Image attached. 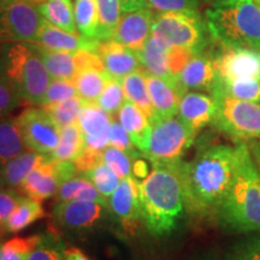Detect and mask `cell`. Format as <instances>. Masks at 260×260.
<instances>
[{
	"instance_id": "6da1fadb",
	"label": "cell",
	"mask_w": 260,
	"mask_h": 260,
	"mask_svg": "<svg viewBox=\"0 0 260 260\" xmlns=\"http://www.w3.org/2000/svg\"><path fill=\"white\" fill-rule=\"evenodd\" d=\"M243 142L236 146L207 145L176 169L183 190L184 207L194 216L209 217L218 211L232 186Z\"/></svg>"
},
{
	"instance_id": "7a4b0ae2",
	"label": "cell",
	"mask_w": 260,
	"mask_h": 260,
	"mask_svg": "<svg viewBox=\"0 0 260 260\" xmlns=\"http://www.w3.org/2000/svg\"><path fill=\"white\" fill-rule=\"evenodd\" d=\"M141 218L152 235L169 234L184 210L183 190L176 169L155 165L139 182Z\"/></svg>"
},
{
	"instance_id": "3957f363",
	"label": "cell",
	"mask_w": 260,
	"mask_h": 260,
	"mask_svg": "<svg viewBox=\"0 0 260 260\" xmlns=\"http://www.w3.org/2000/svg\"><path fill=\"white\" fill-rule=\"evenodd\" d=\"M217 216L233 230L260 232V174L246 144L232 186Z\"/></svg>"
},
{
	"instance_id": "277c9868",
	"label": "cell",
	"mask_w": 260,
	"mask_h": 260,
	"mask_svg": "<svg viewBox=\"0 0 260 260\" xmlns=\"http://www.w3.org/2000/svg\"><path fill=\"white\" fill-rule=\"evenodd\" d=\"M206 19L212 37L225 48L260 52V6L254 0H213Z\"/></svg>"
},
{
	"instance_id": "5b68a950",
	"label": "cell",
	"mask_w": 260,
	"mask_h": 260,
	"mask_svg": "<svg viewBox=\"0 0 260 260\" xmlns=\"http://www.w3.org/2000/svg\"><path fill=\"white\" fill-rule=\"evenodd\" d=\"M0 74L14 83L22 99L41 106L52 77L31 44L5 42Z\"/></svg>"
},
{
	"instance_id": "8992f818",
	"label": "cell",
	"mask_w": 260,
	"mask_h": 260,
	"mask_svg": "<svg viewBox=\"0 0 260 260\" xmlns=\"http://www.w3.org/2000/svg\"><path fill=\"white\" fill-rule=\"evenodd\" d=\"M197 134L180 117L155 118L151 122L148 144L144 151L145 157L153 167H176L194 144Z\"/></svg>"
},
{
	"instance_id": "52a82bcc",
	"label": "cell",
	"mask_w": 260,
	"mask_h": 260,
	"mask_svg": "<svg viewBox=\"0 0 260 260\" xmlns=\"http://www.w3.org/2000/svg\"><path fill=\"white\" fill-rule=\"evenodd\" d=\"M217 115L213 124L234 139L260 138V105L255 102L235 99L225 94H213Z\"/></svg>"
},
{
	"instance_id": "ba28073f",
	"label": "cell",
	"mask_w": 260,
	"mask_h": 260,
	"mask_svg": "<svg viewBox=\"0 0 260 260\" xmlns=\"http://www.w3.org/2000/svg\"><path fill=\"white\" fill-rule=\"evenodd\" d=\"M152 37L167 47H184L198 53L203 45L199 15L186 12H160L154 18Z\"/></svg>"
},
{
	"instance_id": "9c48e42d",
	"label": "cell",
	"mask_w": 260,
	"mask_h": 260,
	"mask_svg": "<svg viewBox=\"0 0 260 260\" xmlns=\"http://www.w3.org/2000/svg\"><path fill=\"white\" fill-rule=\"evenodd\" d=\"M44 22L34 4L21 0L0 2V42L34 44Z\"/></svg>"
},
{
	"instance_id": "30bf717a",
	"label": "cell",
	"mask_w": 260,
	"mask_h": 260,
	"mask_svg": "<svg viewBox=\"0 0 260 260\" xmlns=\"http://www.w3.org/2000/svg\"><path fill=\"white\" fill-rule=\"evenodd\" d=\"M16 119L29 151L51 154L56 149L59 144L61 129L42 107H29Z\"/></svg>"
},
{
	"instance_id": "8fae6325",
	"label": "cell",
	"mask_w": 260,
	"mask_h": 260,
	"mask_svg": "<svg viewBox=\"0 0 260 260\" xmlns=\"http://www.w3.org/2000/svg\"><path fill=\"white\" fill-rule=\"evenodd\" d=\"M217 80L222 82L237 79H260V52L252 48H226L213 60Z\"/></svg>"
},
{
	"instance_id": "7c38bea8",
	"label": "cell",
	"mask_w": 260,
	"mask_h": 260,
	"mask_svg": "<svg viewBox=\"0 0 260 260\" xmlns=\"http://www.w3.org/2000/svg\"><path fill=\"white\" fill-rule=\"evenodd\" d=\"M112 118L96 103H83L77 123L83 135L84 148L103 154L110 146Z\"/></svg>"
},
{
	"instance_id": "4fadbf2b",
	"label": "cell",
	"mask_w": 260,
	"mask_h": 260,
	"mask_svg": "<svg viewBox=\"0 0 260 260\" xmlns=\"http://www.w3.org/2000/svg\"><path fill=\"white\" fill-rule=\"evenodd\" d=\"M153 22V14L148 6L123 14L111 40L138 52L151 37Z\"/></svg>"
},
{
	"instance_id": "5bb4252c",
	"label": "cell",
	"mask_w": 260,
	"mask_h": 260,
	"mask_svg": "<svg viewBox=\"0 0 260 260\" xmlns=\"http://www.w3.org/2000/svg\"><path fill=\"white\" fill-rule=\"evenodd\" d=\"M60 186L61 180L58 175L54 159L47 155L44 161L29 172L18 189L27 198L44 201L56 195Z\"/></svg>"
},
{
	"instance_id": "9a60e30c",
	"label": "cell",
	"mask_w": 260,
	"mask_h": 260,
	"mask_svg": "<svg viewBox=\"0 0 260 260\" xmlns=\"http://www.w3.org/2000/svg\"><path fill=\"white\" fill-rule=\"evenodd\" d=\"M104 207L95 201H59L53 209V218L68 229H84L93 226L102 218Z\"/></svg>"
},
{
	"instance_id": "2e32d148",
	"label": "cell",
	"mask_w": 260,
	"mask_h": 260,
	"mask_svg": "<svg viewBox=\"0 0 260 260\" xmlns=\"http://www.w3.org/2000/svg\"><path fill=\"white\" fill-rule=\"evenodd\" d=\"M112 212L121 219L123 225L132 232L141 218V201H140L139 181L130 176L122 178L118 187L109 200Z\"/></svg>"
},
{
	"instance_id": "e0dca14e",
	"label": "cell",
	"mask_w": 260,
	"mask_h": 260,
	"mask_svg": "<svg viewBox=\"0 0 260 260\" xmlns=\"http://www.w3.org/2000/svg\"><path fill=\"white\" fill-rule=\"evenodd\" d=\"M96 53L102 58L106 73L113 79L122 80L141 68L138 52L113 40L100 41Z\"/></svg>"
},
{
	"instance_id": "ac0fdd59",
	"label": "cell",
	"mask_w": 260,
	"mask_h": 260,
	"mask_svg": "<svg viewBox=\"0 0 260 260\" xmlns=\"http://www.w3.org/2000/svg\"><path fill=\"white\" fill-rule=\"evenodd\" d=\"M217 115V103L213 96L198 92H186L178 105V116L191 129H200L213 123Z\"/></svg>"
},
{
	"instance_id": "d6986e66",
	"label": "cell",
	"mask_w": 260,
	"mask_h": 260,
	"mask_svg": "<svg viewBox=\"0 0 260 260\" xmlns=\"http://www.w3.org/2000/svg\"><path fill=\"white\" fill-rule=\"evenodd\" d=\"M146 83H147L149 99L153 107V119L176 116L178 113L180 100L184 94L178 83L170 82L161 77L148 74H146Z\"/></svg>"
},
{
	"instance_id": "ffe728a7",
	"label": "cell",
	"mask_w": 260,
	"mask_h": 260,
	"mask_svg": "<svg viewBox=\"0 0 260 260\" xmlns=\"http://www.w3.org/2000/svg\"><path fill=\"white\" fill-rule=\"evenodd\" d=\"M34 44L47 50L76 53L79 51H96L100 41L88 40L80 34L65 31L45 21Z\"/></svg>"
},
{
	"instance_id": "44dd1931",
	"label": "cell",
	"mask_w": 260,
	"mask_h": 260,
	"mask_svg": "<svg viewBox=\"0 0 260 260\" xmlns=\"http://www.w3.org/2000/svg\"><path fill=\"white\" fill-rule=\"evenodd\" d=\"M177 82L184 93L188 89H205L212 92L217 82L213 60L203 54H195L178 74Z\"/></svg>"
},
{
	"instance_id": "7402d4cb",
	"label": "cell",
	"mask_w": 260,
	"mask_h": 260,
	"mask_svg": "<svg viewBox=\"0 0 260 260\" xmlns=\"http://www.w3.org/2000/svg\"><path fill=\"white\" fill-rule=\"evenodd\" d=\"M169 48L170 47L162 45L160 41L151 35L145 46L138 51L141 70L148 75H153L170 82L178 83L177 79L171 74L170 68H169Z\"/></svg>"
},
{
	"instance_id": "603a6c76",
	"label": "cell",
	"mask_w": 260,
	"mask_h": 260,
	"mask_svg": "<svg viewBox=\"0 0 260 260\" xmlns=\"http://www.w3.org/2000/svg\"><path fill=\"white\" fill-rule=\"evenodd\" d=\"M118 119L135 147L144 153L151 133V121L147 115L135 104L126 100L118 111Z\"/></svg>"
},
{
	"instance_id": "cb8c5ba5",
	"label": "cell",
	"mask_w": 260,
	"mask_h": 260,
	"mask_svg": "<svg viewBox=\"0 0 260 260\" xmlns=\"http://www.w3.org/2000/svg\"><path fill=\"white\" fill-rule=\"evenodd\" d=\"M34 50L40 56L42 63L45 64L48 74L53 80L74 81L77 73L75 54L70 52L52 51L47 48L31 44Z\"/></svg>"
},
{
	"instance_id": "d4e9b609",
	"label": "cell",
	"mask_w": 260,
	"mask_h": 260,
	"mask_svg": "<svg viewBox=\"0 0 260 260\" xmlns=\"http://www.w3.org/2000/svg\"><path fill=\"white\" fill-rule=\"evenodd\" d=\"M46 154H40L32 151H25L24 153L12 158L0 168L4 183L9 188H19L23 180L32 169H35L46 159Z\"/></svg>"
},
{
	"instance_id": "484cf974",
	"label": "cell",
	"mask_w": 260,
	"mask_h": 260,
	"mask_svg": "<svg viewBox=\"0 0 260 260\" xmlns=\"http://www.w3.org/2000/svg\"><path fill=\"white\" fill-rule=\"evenodd\" d=\"M25 151L27 146L24 144L17 119L10 116L0 118V168Z\"/></svg>"
},
{
	"instance_id": "4316f807",
	"label": "cell",
	"mask_w": 260,
	"mask_h": 260,
	"mask_svg": "<svg viewBox=\"0 0 260 260\" xmlns=\"http://www.w3.org/2000/svg\"><path fill=\"white\" fill-rule=\"evenodd\" d=\"M42 18L54 27L65 31L79 34L71 0H45L38 5Z\"/></svg>"
},
{
	"instance_id": "83f0119b",
	"label": "cell",
	"mask_w": 260,
	"mask_h": 260,
	"mask_svg": "<svg viewBox=\"0 0 260 260\" xmlns=\"http://www.w3.org/2000/svg\"><path fill=\"white\" fill-rule=\"evenodd\" d=\"M110 79L105 70L86 68L77 71L73 82L83 103H96Z\"/></svg>"
},
{
	"instance_id": "f1b7e54d",
	"label": "cell",
	"mask_w": 260,
	"mask_h": 260,
	"mask_svg": "<svg viewBox=\"0 0 260 260\" xmlns=\"http://www.w3.org/2000/svg\"><path fill=\"white\" fill-rule=\"evenodd\" d=\"M121 81L125 99L139 106L152 122V119L154 118V112L151 99H149L147 83H146V74L142 70H138L126 75Z\"/></svg>"
},
{
	"instance_id": "f546056e",
	"label": "cell",
	"mask_w": 260,
	"mask_h": 260,
	"mask_svg": "<svg viewBox=\"0 0 260 260\" xmlns=\"http://www.w3.org/2000/svg\"><path fill=\"white\" fill-rule=\"evenodd\" d=\"M84 149V140L79 123L67 125L60 130L59 144L50 154L56 160L74 161Z\"/></svg>"
},
{
	"instance_id": "4dcf8cb0",
	"label": "cell",
	"mask_w": 260,
	"mask_h": 260,
	"mask_svg": "<svg viewBox=\"0 0 260 260\" xmlns=\"http://www.w3.org/2000/svg\"><path fill=\"white\" fill-rule=\"evenodd\" d=\"M74 11L76 27L81 37L99 41V10L96 0H75Z\"/></svg>"
},
{
	"instance_id": "1f68e13d",
	"label": "cell",
	"mask_w": 260,
	"mask_h": 260,
	"mask_svg": "<svg viewBox=\"0 0 260 260\" xmlns=\"http://www.w3.org/2000/svg\"><path fill=\"white\" fill-rule=\"evenodd\" d=\"M44 216L45 211L41 201L25 197L6 220L4 228L8 233H19Z\"/></svg>"
},
{
	"instance_id": "d6a6232c",
	"label": "cell",
	"mask_w": 260,
	"mask_h": 260,
	"mask_svg": "<svg viewBox=\"0 0 260 260\" xmlns=\"http://www.w3.org/2000/svg\"><path fill=\"white\" fill-rule=\"evenodd\" d=\"M217 93L246 102H258L260 100V79H237L229 82L217 80L212 94Z\"/></svg>"
},
{
	"instance_id": "836d02e7",
	"label": "cell",
	"mask_w": 260,
	"mask_h": 260,
	"mask_svg": "<svg viewBox=\"0 0 260 260\" xmlns=\"http://www.w3.org/2000/svg\"><path fill=\"white\" fill-rule=\"evenodd\" d=\"M99 10V41L111 40L123 15L122 0H96Z\"/></svg>"
},
{
	"instance_id": "e575fe53",
	"label": "cell",
	"mask_w": 260,
	"mask_h": 260,
	"mask_svg": "<svg viewBox=\"0 0 260 260\" xmlns=\"http://www.w3.org/2000/svg\"><path fill=\"white\" fill-rule=\"evenodd\" d=\"M82 106V99L80 96H74L70 98V99L63 100V102L42 106V109L52 117V119L61 129L67 125L77 123Z\"/></svg>"
},
{
	"instance_id": "d590c367",
	"label": "cell",
	"mask_w": 260,
	"mask_h": 260,
	"mask_svg": "<svg viewBox=\"0 0 260 260\" xmlns=\"http://www.w3.org/2000/svg\"><path fill=\"white\" fill-rule=\"evenodd\" d=\"M41 235L14 237L2 246L0 260H27L30 253L40 245Z\"/></svg>"
},
{
	"instance_id": "8d00e7d4",
	"label": "cell",
	"mask_w": 260,
	"mask_h": 260,
	"mask_svg": "<svg viewBox=\"0 0 260 260\" xmlns=\"http://www.w3.org/2000/svg\"><path fill=\"white\" fill-rule=\"evenodd\" d=\"M84 176L92 182L98 190L102 193L104 197L110 198L112 195L113 191L116 190V188L118 187L121 178L116 175V172L110 169L105 162H99L96 164L93 169H90L89 171L84 172Z\"/></svg>"
},
{
	"instance_id": "74e56055",
	"label": "cell",
	"mask_w": 260,
	"mask_h": 260,
	"mask_svg": "<svg viewBox=\"0 0 260 260\" xmlns=\"http://www.w3.org/2000/svg\"><path fill=\"white\" fill-rule=\"evenodd\" d=\"M125 103L124 90H123L122 81L111 77L107 81L105 88L103 89L96 104L105 111L107 115L113 117L118 113L123 104Z\"/></svg>"
},
{
	"instance_id": "f35d334b",
	"label": "cell",
	"mask_w": 260,
	"mask_h": 260,
	"mask_svg": "<svg viewBox=\"0 0 260 260\" xmlns=\"http://www.w3.org/2000/svg\"><path fill=\"white\" fill-rule=\"evenodd\" d=\"M211 0H147V6L158 12H186L199 15L200 9Z\"/></svg>"
},
{
	"instance_id": "ab89813d",
	"label": "cell",
	"mask_w": 260,
	"mask_h": 260,
	"mask_svg": "<svg viewBox=\"0 0 260 260\" xmlns=\"http://www.w3.org/2000/svg\"><path fill=\"white\" fill-rule=\"evenodd\" d=\"M133 160L130 155L124 151L109 146L102 154V161L116 172L119 178L133 176Z\"/></svg>"
},
{
	"instance_id": "60d3db41",
	"label": "cell",
	"mask_w": 260,
	"mask_h": 260,
	"mask_svg": "<svg viewBox=\"0 0 260 260\" xmlns=\"http://www.w3.org/2000/svg\"><path fill=\"white\" fill-rule=\"evenodd\" d=\"M65 249L54 235L42 236L40 245L30 253L27 260H65Z\"/></svg>"
},
{
	"instance_id": "b9f144b4",
	"label": "cell",
	"mask_w": 260,
	"mask_h": 260,
	"mask_svg": "<svg viewBox=\"0 0 260 260\" xmlns=\"http://www.w3.org/2000/svg\"><path fill=\"white\" fill-rule=\"evenodd\" d=\"M23 99L14 83L8 77L0 74V118L9 116L21 105Z\"/></svg>"
},
{
	"instance_id": "7bdbcfd3",
	"label": "cell",
	"mask_w": 260,
	"mask_h": 260,
	"mask_svg": "<svg viewBox=\"0 0 260 260\" xmlns=\"http://www.w3.org/2000/svg\"><path fill=\"white\" fill-rule=\"evenodd\" d=\"M225 260H260V236H249L236 242L226 253Z\"/></svg>"
},
{
	"instance_id": "ee69618b",
	"label": "cell",
	"mask_w": 260,
	"mask_h": 260,
	"mask_svg": "<svg viewBox=\"0 0 260 260\" xmlns=\"http://www.w3.org/2000/svg\"><path fill=\"white\" fill-rule=\"evenodd\" d=\"M79 96L77 89L73 81L68 80H52L50 86L42 100L41 107L50 105V104L59 103L70 98Z\"/></svg>"
},
{
	"instance_id": "f6af8a7d",
	"label": "cell",
	"mask_w": 260,
	"mask_h": 260,
	"mask_svg": "<svg viewBox=\"0 0 260 260\" xmlns=\"http://www.w3.org/2000/svg\"><path fill=\"white\" fill-rule=\"evenodd\" d=\"M110 146L126 152L130 157L134 159L140 157L139 152L135 149V146L133 144L128 133L125 132L121 123L115 121L113 118L111 126H110Z\"/></svg>"
},
{
	"instance_id": "bcb514c9",
	"label": "cell",
	"mask_w": 260,
	"mask_h": 260,
	"mask_svg": "<svg viewBox=\"0 0 260 260\" xmlns=\"http://www.w3.org/2000/svg\"><path fill=\"white\" fill-rule=\"evenodd\" d=\"M23 198L24 197L16 193L12 188L0 190V226L5 225L6 220L9 219V217L11 216Z\"/></svg>"
},
{
	"instance_id": "7dc6e473",
	"label": "cell",
	"mask_w": 260,
	"mask_h": 260,
	"mask_svg": "<svg viewBox=\"0 0 260 260\" xmlns=\"http://www.w3.org/2000/svg\"><path fill=\"white\" fill-rule=\"evenodd\" d=\"M195 52L184 47H170L169 48V68L171 74L177 79L178 74L186 67V64L195 56Z\"/></svg>"
},
{
	"instance_id": "c3c4849f",
	"label": "cell",
	"mask_w": 260,
	"mask_h": 260,
	"mask_svg": "<svg viewBox=\"0 0 260 260\" xmlns=\"http://www.w3.org/2000/svg\"><path fill=\"white\" fill-rule=\"evenodd\" d=\"M88 181L89 180L84 176V175H76V176L70 178V180L65 181L59 187V189H58L56 194L58 203H59V201L73 200L75 194H76Z\"/></svg>"
},
{
	"instance_id": "681fc988",
	"label": "cell",
	"mask_w": 260,
	"mask_h": 260,
	"mask_svg": "<svg viewBox=\"0 0 260 260\" xmlns=\"http://www.w3.org/2000/svg\"><path fill=\"white\" fill-rule=\"evenodd\" d=\"M99 162H102V153H96V152L89 151L87 148H84L80 157L74 160L75 167L81 174L89 171Z\"/></svg>"
},
{
	"instance_id": "f907efd6",
	"label": "cell",
	"mask_w": 260,
	"mask_h": 260,
	"mask_svg": "<svg viewBox=\"0 0 260 260\" xmlns=\"http://www.w3.org/2000/svg\"><path fill=\"white\" fill-rule=\"evenodd\" d=\"M152 170L149 169L147 161H145L142 158H135L133 160V177L139 178V180H144L149 175Z\"/></svg>"
},
{
	"instance_id": "816d5d0a",
	"label": "cell",
	"mask_w": 260,
	"mask_h": 260,
	"mask_svg": "<svg viewBox=\"0 0 260 260\" xmlns=\"http://www.w3.org/2000/svg\"><path fill=\"white\" fill-rule=\"evenodd\" d=\"M145 6H147V0H122L123 14L135 11Z\"/></svg>"
},
{
	"instance_id": "f5cc1de1",
	"label": "cell",
	"mask_w": 260,
	"mask_h": 260,
	"mask_svg": "<svg viewBox=\"0 0 260 260\" xmlns=\"http://www.w3.org/2000/svg\"><path fill=\"white\" fill-rule=\"evenodd\" d=\"M65 260H89V258L81 249L70 247L65 249Z\"/></svg>"
},
{
	"instance_id": "db71d44e",
	"label": "cell",
	"mask_w": 260,
	"mask_h": 260,
	"mask_svg": "<svg viewBox=\"0 0 260 260\" xmlns=\"http://www.w3.org/2000/svg\"><path fill=\"white\" fill-rule=\"evenodd\" d=\"M253 152H254L255 162H256V165H258V169H259V174H260V151H259L258 146H254V148H253Z\"/></svg>"
},
{
	"instance_id": "11a10c76",
	"label": "cell",
	"mask_w": 260,
	"mask_h": 260,
	"mask_svg": "<svg viewBox=\"0 0 260 260\" xmlns=\"http://www.w3.org/2000/svg\"><path fill=\"white\" fill-rule=\"evenodd\" d=\"M21 2H25V3H29V4L39 5V4H41V3H44L45 0H21Z\"/></svg>"
},
{
	"instance_id": "9f6ffc18",
	"label": "cell",
	"mask_w": 260,
	"mask_h": 260,
	"mask_svg": "<svg viewBox=\"0 0 260 260\" xmlns=\"http://www.w3.org/2000/svg\"><path fill=\"white\" fill-rule=\"evenodd\" d=\"M3 45H4V42H0V71H2V61H3Z\"/></svg>"
},
{
	"instance_id": "6f0895ef",
	"label": "cell",
	"mask_w": 260,
	"mask_h": 260,
	"mask_svg": "<svg viewBox=\"0 0 260 260\" xmlns=\"http://www.w3.org/2000/svg\"><path fill=\"white\" fill-rule=\"evenodd\" d=\"M4 186H5V183H4V178H3L2 170H0V190H2L3 188H4Z\"/></svg>"
},
{
	"instance_id": "680465c9",
	"label": "cell",
	"mask_w": 260,
	"mask_h": 260,
	"mask_svg": "<svg viewBox=\"0 0 260 260\" xmlns=\"http://www.w3.org/2000/svg\"><path fill=\"white\" fill-rule=\"evenodd\" d=\"M200 260H214L213 258H209V256H207V258H203V259H200Z\"/></svg>"
},
{
	"instance_id": "91938a15",
	"label": "cell",
	"mask_w": 260,
	"mask_h": 260,
	"mask_svg": "<svg viewBox=\"0 0 260 260\" xmlns=\"http://www.w3.org/2000/svg\"><path fill=\"white\" fill-rule=\"evenodd\" d=\"M254 2L256 3V4H258V5L260 6V0H254Z\"/></svg>"
},
{
	"instance_id": "94428289",
	"label": "cell",
	"mask_w": 260,
	"mask_h": 260,
	"mask_svg": "<svg viewBox=\"0 0 260 260\" xmlns=\"http://www.w3.org/2000/svg\"><path fill=\"white\" fill-rule=\"evenodd\" d=\"M258 148H259V151H260V142H259V145H258Z\"/></svg>"
},
{
	"instance_id": "6125c7cd",
	"label": "cell",
	"mask_w": 260,
	"mask_h": 260,
	"mask_svg": "<svg viewBox=\"0 0 260 260\" xmlns=\"http://www.w3.org/2000/svg\"><path fill=\"white\" fill-rule=\"evenodd\" d=\"M0 251H2V245H0Z\"/></svg>"
},
{
	"instance_id": "be15d7a7",
	"label": "cell",
	"mask_w": 260,
	"mask_h": 260,
	"mask_svg": "<svg viewBox=\"0 0 260 260\" xmlns=\"http://www.w3.org/2000/svg\"><path fill=\"white\" fill-rule=\"evenodd\" d=\"M0 2H2V0H0Z\"/></svg>"
}]
</instances>
